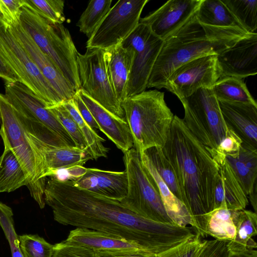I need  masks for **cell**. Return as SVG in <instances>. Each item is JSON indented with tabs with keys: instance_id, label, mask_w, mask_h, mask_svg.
Returning <instances> with one entry per match:
<instances>
[{
	"instance_id": "26",
	"label": "cell",
	"mask_w": 257,
	"mask_h": 257,
	"mask_svg": "<svg viewBox=\"0 0 257 257\" xmlns=\"http://www.w3.org/2000/svg\"><path fill=\"white\" fill-rule=\"evenodd\" d=\"M196 17L203 25L244 30L221 0H202Z\"/></svg>"
},
{
	"instance_id": "20",
	"label": "cell",
	"mask_w": 257,
	"mask_h": 257,
	"mask_svg": "<svg viewBox=\"0 0 257 257\" xmlns=\"http://www.w3.org/2000/svg\"><path fill=\"white\" fill-rule=\"evenodd\" d=\"M91 112L99 130L123 153L134 147L132 133L124 118H119L105 109L82 90L77 91Z\"/></svg>"
},
{
	"instance_id": "17",
	"label": "cell",
	"mask_w": 257,
	"mask_h": 257,
	"mask_svg": "<svg viewBox=\"0 0 257 257\" xmlns=\"http://www.w3.org/2000/svg\"><path fill=\"white\" fill-rule=\"evenodd\" d=\"M221 76L244 78L257 73V33H248L217 55Z\"/></svg>"
},
{
	"instance_id": "8",
	"label": "cell",
	"mask_w": 257,
	"mask_h": 257,
	"mask_svg": "<svg viewBox=\"0 0 257 257\" xmlns=\"http://www.w3.org/2000/svg\"><path fill=\"white\" fill-rule=\"evenodd\" d=\"M180 100L185 124L212 157L228 130L212 87L199 89Z\"/></svg>"
},
{
	"instance_id": "10",
	"label": "cell",
	"mask_w": 257,
	"mask_h": 257,
	"mask_svg": "<svg viewBox=\"0 0 257 257\" xmlns=\"http://www.w3.org/2000/svg\"><path fill=\"white\" fill-rule=\"evenodd\" d=\"M86 48L85 53L77 54L80 89L113 115L125 119L121 103L115 95L107 74L105 50Z\"/></svg>"
},
{
	"instance_id": "42",
	"label": "cell",
	"mask_w": 257,
	"mask_h": 257,
	"mask_svg": "<svg viewBox=\"0 0 257 257\" xmlns=\"http://www.w3.org/2000/svg\"><path fill=\"white\" fill-rule=\"evenodd\" d=\"M52 257H95L90 248L64 240L54 244Z\"/></svg>"
},
{
	"instance_id": "24",
	"label": "cell",
	"mask_w": 257,
	"mask_h": 257,
	"mask_svg": "<svg viewBox=\"0 0 257 257\" xmlns=\"http://www.w3.org/2000/svg\"><path fill=\"white\" fill-rule=\"evenodd\" d=\"M65 241L85 246L94 251L123 249L145 251L137 244L119 236L87 228H76L70 231Z\"/></svg>"
},
{
	"instance_id": "44",
	"label": "cell",
	"mask_w": 257,
	"mask_h": 257,
	"mask_svg": "<svg viewBox=\"0 0 257 257\" xmlns=\"http://www.w3.org/2000/svg\"><path fill=\"white\" fill-rule=\"evenodd\" d=\"M227 241L217 239L205 240L198 257H227Z\"/></svg>"
},
{
	"instance_id": "31",
	"label": "cell",
	"mask_w": 257,
	"mask_h": 257,
	"mask_svg": "<svg viewBox=\"0 0 257 257\" xmlns=\"http://www.w3.org/2000/svg\"><path fill=\"white\" fill-rule=\"evenodd\" d=\"M62 104L78 124L86 143V151L92 160H97L101 157L106 158L109 149L103 144L105 140L83 119L75 105L73 98Z\"/></svg>"
},
{
	"instance_id": "12",
	"label": "cell",
	"mask_w": 257,
	"mask_h": 257,
	"mask_svg": "<svg viewBox=\"0 0 257 257\" xmlns=\"http://www.w3.org/2000/svg\"><path fill=\"white\" fill-rule=\"evenodd\" d=\"M164 41L155 35L149 27L140 23L123 40L121 45L134 53L129 76L126 98L146 91L152 69Z\"/></svg>"
},
{
	"instance_id": "9",
	"label": "cell",
	"mask_w": 257,
	"mask_h": 257,
	"mask_svg": "<svg viewBox=\"0 0 257 257\" xmlns=\"http://www.w3.org/2000/svg\"><path fill=\"white\" fill-rule=\"evenodd\" d=\"M0 56L19 77L21 83L31 89L46 107L62 104L63 100L44 77L9 26L0 16Z\"/></svg>"
},
{
	"instance_id": "18",
	"label": "cell",
	"mask_w": 257,
	"mask_h": 257,
	"mask_svg": "<svg viewBox=\"0 0 257 257\" xmlns=\"http://www.w3.org/2000/svg\"><path fill=\"white\" fill-rule=\"evenodd\" d=\"M224 121L241 140L242 145L257 150V105L218 101Z\"/></svg>"
},
{
	"instance_id": "45",
	"label": "cell",
	"mask_w": 257,
	"mask_h": 257,
	"mask_svg": "<svg viewBox=\"0 0 257 257\" xmlns=\"http://www.w3.org/2000/svg\"><path fill=\"white\" fill-rule=\"evenodd\" d=\"M95 257H154L156 254L139 249L97 250Z\"/></svg>"
},
{
	"instance_id": "21",
	"label": "cell",
	"mask_w": 257,
	"mask_h": 257,
	"mask_svg": "<svg viewBox=\"0 0 257 257\" xmlns=\"http://www.w3.org/2000/svg\"><path fill=\"white\" fill-rule=\"evenodd\" d=\"M218 166L219 175L214 191L213 210L244 209L248 203L247 196L233 170L226 159Z\"/></svg>"
},
{
	"instance_id": "32",
	"label": "cell",
	"mask_w": 257,
	"mask_h": 257,
	"mask_svg": "<svg viewBox=\"0 0 257 257\" xmlns=\"http://www.w3.org/2000/svg\"><path fill=\"white\" fill-rule=\"evenodd\" d=\"M236 210L227 209L213 210L208 214L206 233L215 239L229 242L235 235Z\"/></svg>"
},
{
	"instance_id": "1",
	"label": "cell",
	"mask_w": 257,
	"mask_h": 257,
	"mask_svg": "<svg viewBox=\"0 0 257 257\" xmlns=\"http://www.w3.org/2000/svg\"><path fill=\"white\" fill-rule=\"evenodd\" d=\"M44 200L51 208L54 219L60 224L116 235L154 254L195 235L187 226L145 218L118 201L76 187L71 180L51 177L46 184Z\"/></svg>"
},
{
	"instance_id": "33",
	"label": "cell",
	"mask_w": 257,
	"mask_h": 257,
	"mask_svg": "<svg viewBox=\"0 0 257 257\" xmlns=\"http://www.w3.org/2000/svg\"><path fill=\"white\" fill-rule=\"evenodd\" d=\"M142 153L146 156L170 190L181 201V192L174 169L165 156L162 148L153 147Z\"/></svg>"
},
{
	"instance_id": "29",
	"label": "cell",
	"mask_w": 257,
	"mask_h": 257,
	"mask_svg": "<svg viewBox=\"0 0 257 257\" xmlns=\"http://www.w3.org/2000/svg\"><path fill=\"white\" fill-rule=\"evenodd\" d=\"M28 185L21 164L10 148L0 156V192H11Z\"/></svg>"
},
{
	"instance_id": "46",
	"label": "cell",
	"mask_w": 257,
	"mask_h": 257,
	"mask_svg": "<svg viewBox=\"0 0 257 257\" xmlns=\"http://www.w3.org/2000/svg\"><path fill=\"white\" fill-rule=\"evenodd\" d=\"M73 99L83 119L92 128L99 129L93 115L82 100L77 91L73 96Z\"/></svg>"
},
{
	"instance_id": "5",
	"label": "cell",
	"mask_w": 257,
	"mask_h": 257,
	"mask_svg": "<svg viewBox=\"0 0 257 257\" xmlns=\"http://www.w3.org/2000/svg\"><path fill=\"white\" fill-rule=\"evenodd\" d=\"M0 136L4 146L10 148L25 174L31 196L42 209L47 169L42 154L21 122L16 111L5 94L0 93Z\"/></svg>"
},
{
	"instance_id": "3",
	"label": "cell",
	"mask_w": 257,
	"mask_h": 257,
	"mask_svg": "<svg viewBox=\"0 0 257 257\" xmlns=\"http://www.w3.org/2000/svg\"><path fill=\"white\" fill-rule=\"evenodd\" d=\"M248 33L236 28L203 25L196 14L182 27L164 41L148 80L147 88H164L179 66L207 55H218Z\"/></svg>"
},
{
	"instance_id": "25",
	"label": "cell",
	"mask_w": 257,
	"mask_h": 257,
	"mask_svg": "<svg viewBox=\"0 0 257 257\" xmlns=\"http://www.w3.org/2000/svg\"><path fill=\"white\" fill-rule=\"evenodd\" d=\"M140 157L142 164L155 181L165 211L172 222L181 226L189 224L193 227L191 217L184 203L170 190L146 156L142 153Z\"/></svg>"
},
{
	"instance_id": "47",
	"label": "cell",
	"mask_w": 257,
	"mask_h": 257,
	"mask_svg": "<svg viewBox=\"0 0 257 257\" xmlns=\"http://www.w3.org/2000/svg\"><path fill=\"white\" fill-rule=\"evenodd\" d=\"M227 257H257V251L253 248H247L240 251L228 250Z\"/></svg>"
},
{
	"instance_id": "37",
	"label": "cell",
	"mask_w": 257,
	"mask_h": 257,
	"mask_svg": "<svg viewBox=\"0 0 257 257\" xmlns=\"http://www.w3.org/2000/svg\"><path fill=\"white\" fill-rule=\"evenodd\" d=\"M19 239L24 257H52L54 245L38 235H19Z\"/></svg>"
},
{
	"instance_id": "36",
	"label": "cell",
	"mask_w": 257,
	"mask_h": 257,
	"mask_svg": "<svg viewBox=\"0 0 257 257\" xmlns=\"http://www.w3.org/2000/svg\"><path fill=\"white\" fill-rule=\"evenodd\" d=\"M24 3L52 23L63 24L65 21L63 0H24Z\"/></svg>"
},
{
	"instance_id": "6",
	"label": "cell",
	"mask_w": 257,
	"mask_h": 257,
	"mask_svg": "<svg viewBox=\"0 0 257 257\" xmlns=\"http://www.w3.org/2000/svg\"><path fill=\"white\" fill-rule=\"evenodd\" d=\"M19 23L40 49L56 64L76 91L80 89L77 58L78 52L63 24L51 22L24 3Z\"/></svg>"
},
{
	"instance_id": "39",
	"label": "cell",
	"mask_w": 257,
	"mask_h": 257,
	"mask_svg": "<svg viewBox=\"0 0 257 257\" xmlns=\"http://www.w3.org/2000/svg\"><path fill=\"white\" fill-rule=\"evenodd\" d=\"M13 212L11 207L0 202V226L10 246L12 257H24L20 246L19 235L15 229Z\"/></svg>"
},
{
	"instance_id": "11",
	"label": "cell",
	"mask_w": 257,
	"mask_h": 257,
	"mask_svg": "<svg viewBox=\"0 0 257 257\" xmlns=\"http://www.w3.org/2000/svg\"><path fill=\"white\" fill-rule=\"evenodd\" d=\"M149 0H119L113 6L93 34L86 47L107 50L121 43L138 25Z\"/></svg>"
},
{
	"instance_id": "4",
	"label": "cell",
	"mask_w": 257,
	"mask_h": 257,
	"mask_svg": "<svg viewBox=\"0 0 257 257\" xmlns=\"http://www.w3.org/2000/svg\"><path fill=\"white\" fill-rule=\"evenodd\" d=\"M164 96L163 92L150 90L127 97L121 103L133 148L139 155L153 147L163 148L167 141L174 115Z\"/></svg>"
},
{
	"instance_id": "16",
	"label": "cell",
	"mask_w": 257,
	"mask_h": 257,
	"mask_svg": "<svg viewBox=\"0 0 257 257\" xmlns=\"http://www.w3.org/2000/svg\"><path fill=\"white\" fill-rule=\"evenodd\" d=\"M9 26L12 34L30 55L43 75L64 102L72 98L76 91L53 61L40 49L19 22Z\"/></svg>"
},
{
	"instance_id": "7",
	"label": "cell",
	"mask_w": 257,
	"mask_h": 257,
	"mask_svg": "<svg viewBox=\"0 0 257 257\" xmlns=\"http://www.w3.org/2000/svg\"><path fill=\"white\" fill-rule=\"evenodd\" d=\"M123 161L128 187L125 197L119 201L120 204L149 220L173 223L165 211L157 185L142 164L138 152L131 149L123 153Z\"/></svg>"
},
{
	"instance_id": "2",
	"label": "cell",
	"mask_w": 257,
	"mask_h": 257,
	"mask_svg": "<svg viewBox=\"0 0 257 257\" xmlns=\"http://www.w3.org/2000/svg\"><path fill=\"white\" fill-rule=\"evenodd\" d=\"M162 149L174 169L181 201L191 217L195 233L203 238L207 236L208 214L213 210L219 167L183 119L176 115Z\"/></svg>"
},
{
	"instance_id": "22",
	"label": "cell",
	"mask_w": 257,
	"mask_h": 257,
	"mask_svg": "<svg viewBox=\"0 0 257 257\" xmlns=\"http://www.w3.org/2000/svg\"><path fill=\"white\" fill-rule=\"evenodd\" d=\"M105 50L107 72L115 95L122 103L126 98V90L134 53L120 44Z\"/></svg>"
},
{
	"instance_id": "30",
	"label": "cell",
	"mask_w": 257,
	"mask_h": 257,
	"mask_svg": "<svg viewBox=\"0 0 257 257\" xmlns=\"http://www.w3.org/2000/svg\"><path fill=\"white\" fill-rule=\"evenodd\" d=\"M218 101L239 102L257 105L242 78L221 76L212 87Z\"/></svg>"
},
{
	"instance_id": "23",
	"label": "cell",
	"mask_w": 257,
	"mask_h": 257,
	"mask_svg": "<svg viewBox=\"0 0 257 257\" xmlns=\"http://www.w3.org/2000/svg\"><path fill=\"white\" fill-rule=\"evenodd\" d=\"M31 138L43 156L47 169L46 177L51 176L58 170L83 166L88 161L92 160L85 150L75 147L51 146Z\"/></svg>"
},
{
	"instance_id": "19",
	"label": "cell",
	"mask_w": 257,
	"mask_h": 257,
	"mask_svg": "<svg viewBox=\"0 0 257 257\" xmlns=\"http://www.w3.org/2000/svg\"><path fill=\"white\" fill-rule=\"evenodd\" d=\"M72 181L79 189L118 201L125 197L127 192L125 170L118 172L86 168L83 175Z\"/></svg>"
},
{
	"instance_id": "13",
	"label": "cell",
	"mask_w": 257,
	"mask_h": 257,
	"mask_svg": "<svg viewBox=\"0 0 257 257\" xmlns=\"http://www.w3.org/2000/svg\"><path fill=\"white\" fill-rule=\"evenodd\" d=\"M220 77L217 55H207L179 66L169 76L164 88L181 100L199 89L212 88Z\"/></svg>"
},
{
	"instance_id": "27",
	"label": "cell",
	"mask_w": 257,
	"mask_h": 257,
	"mask_svg": "<svg viewBox=\"0 0 257 257\" xmlns=\"http://www.w3.org/2000/svg\"><path fill=\"white\" fill-rule=\"evenodd\" d=\"M236 233L234 239L227 242L228 250L240 251L247 248L256 249L257 244L253 237L257 234V215L254 212L244 209L236 210Z\"/></svg>"
},
{
	"instance_id": "43",
	"label": "cell",
	"mask_w": 257,
	"mask_h": 257,
	"mask_svg": "<svg viewBox=\"0 0 257 257\" xmlns=\"http://www.w3.org/2000/svg\"><path fill=\"white\" fill-rule=\"evenodd\" d=\"M24 0H0V16L10 25L19 23Z\"/></svg>"
},
{
	"instance_id": "38",
	"label": "cell",
	"mask_w": 257,
	"mask_h": 257,
	"mask_svg": "<svg viewBox=\"0 0 257 257\" xmlns=\"http://www.w3.org/2000/svg\"><path fill=\"white\" fill-rule=\"evenodd\" d=\"M47 108L59 120L72 140L75 147L86 151V143L78 124L63 104Z\"/></svg>"
},
{
	"instance_id": "14",
	"label": "cell",
	"mask_w": 257,
	"mask_h": 257,
	"mask_svg": "<svg viewBox=\"0 0 257 257\" xmlns=\"http://www.w3.org/2000/svg\"><path fill=\"white\" fill-rule=\"evenodd\" d=\"M5 90L7 99L20 115L43 124L69 146L75 147L59 120L31 89L20 82H5Z\"/></svg>"
},
{
	"instance_id": "35",
	"label": "cell",
	"mask_w": 257,
	"mask_h": 257,
	"mask_svg": "<svg viewBox=\"0 0 257 257\" xmlns=\"http://www.w3.org/2000/svg\"><path fill=\"white\" fill-rule=\"evenodd\" d=\"M248 33L257 28V0H221Z\"/></svg>"
},
{
	"instance_id": "15",
	"label": "cell",
	"mask_w": 257,
	"mask_h": 257,
	"mask_svg": "<svg viewBox=\"0 0 257 257\" xmlns=\"http://www.w3.org/2000/svg\"><path fill=\"white\" fill-rule=\"evenodd\" d=\"M202 0H170L140 19L157 37L165 41L197 12Z\"/></svg>"
},
{
	"instance_id": "41",
	"label": "cell",
	"mask_w": 257,
	"mask_h": 257,
	"mask_svg": "<svg viewBox=\"0 0 257 257\" xmlns=\"http://www.w3.org/2000/svg\"><path fill=\"white\" fill-rule=\"evenodd\" d=\"M241 144V139L228 128L224 138L219 144L212 158L217 164L223 162L226 157L235 158L239 154Z\"/></svg>"
},
{
	"instance_id": "34",
	"label": "cell",
	"mask_w": 257,
	"mask_h": 257,
	"mask_svg": "<svg viewBox=\"0 0 257 257\" xmlns=\"http://www.w3.org/2000/svg\"><path fill=\"white\" fill-rule=\"evenodd\" d=\"M112 0H91L76 24L89 39L111 9Z\"/></svg>"
},
{
	"instance_id": "28",
	"label": "cell",
	"mask_w": 257,
	"mask_h": 257,
	"mask_svg": "<svg viewBox=\"0 0 257 257\" xmlns=\"http://www.w3.org/2000/svg\"><path fill=\"white\" fill-rule=\"evenodd\" d=\"M226 160L247 196L256 185L257 150L250 149L241 145L238 155L235 158L226 157Z\"/></svg>"
},
{
	"instance_id": "48",
	"label": "cell",
	"mask_w": 257,
	"mask_h": 257,
	"mask_svg": "<svg viewBox=\"0 0 257 257\" xmlns=\"http://www.w3.org/2000/svg\"><path fill=\"white\" fill-rule=\"evenodd\" d=\"M249 201L254 209V212L256 213L257 209V194L256 185H255L248 194ZM247 195V196H248Z\"/></svg>"
},
{
	"instance_id": "40",
	"label": "cell",
	"mask_w": 257,
	"mask_h": 257,
	"mask_svg": "<svg viewBox=\"0 0 257 257\" xmlns=\"http://www.w3.org/2000/svg\"><path fill=\"white\" fill-rule=\"evenodd\" d=\"M205 241L200 235L195 234L187 241L156 254L154 257H198Z\"/></svg>"
}]
</instances>
